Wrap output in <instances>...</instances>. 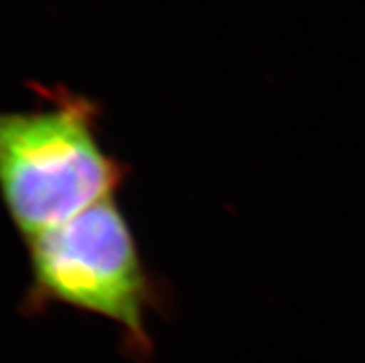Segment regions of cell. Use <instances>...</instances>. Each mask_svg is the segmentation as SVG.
Segmentation results:
<instances>
[{
  "label": "cell",
  "mask_w": 365,
  "mask_h": 363,
  "mask_svg": "<svg viewBox=\"0 0 365 363\" xmlns=\"http://www.w3.org/2000/svg\"><path fill=\"white\" fill-rule=\"evenodd\" d=\"M30 245L34 308L63 304L115 324L128 356L153 354L148 317L162 291L148 272L115 197L36 235Z\"/></svg>",
  "instance_id": "obj_2"
},
{
  "label": "cell",
  "mask_w": 365,
  "mask_h": 363,
  "mask_svg": "<svg viewBox=\"0 0 365 363\" xmlns=\"http://www.w3.org/2000/svg\"><path fill=\"white\" fill-rule=\"evenodd\" d=\"M34 110L0 111V195L34 240L113 198L130 175L101 139L102 108L67 88H41Z\"/></svg>",
  "instance_id": "obj_1"
}]
</instances>
